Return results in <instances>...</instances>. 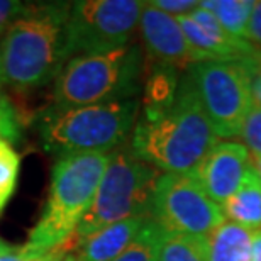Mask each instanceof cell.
Segmentation results:
<instances>
[{
	"label": "cell",
	"instance_id": "cell-13",
	"mask_svg": "<svg viewBox=\"0 0 261 261\" xmlns=\"http://www.w3.org/2000/svg\"><path fill=\"white\" fill-rule=\"evenodd\" d=\"M180 85L178 70L170 66L153 65L148 78L143 83L139 119H156L173 106Z\"/></svg>",
	"mask_w": 261,
	"mask_h": 261
},
{
	"label": "cell",
	"instance_id": "cell-6",
	"mask_svg": "<svg viewBox=\"0 0 261 261\" xmlns=\"http://www.w3.org/2000/svg\"><path fill=\"white\" fill-rule=\"evenodd\" d=\"M161 171L139 160L129 144H122L109 154L92 205L78 224L76 248L93 232L136 216H151V203Z\"/></svg>",
	"mask_w": 261,
	"mask_h": 261
},
{
	"label": "cell",
	"instance_id": "cell-10",
	"mask_svg": "<svg viewBox=\"0 0 261 261\" xmlns=\"http://www.w3.org/2000/svg\"><path fill=\"white\" fill-rule=\"evenodd\" d=\"M139 36L153 65L170 66L175 70H189L202 61L187 41L176 17L161 12L149 2L143 4L139 17Z\"/></svg>",
	"mask_w": 261,
	"mask_h": 261
},
{
	"label": "cell",
	"instance_id": "cell-26",
	"mask_svg": "<svg viewBox=\"0 0 261 261\" xmlns=\"http://www.w3.org/2000/svg\"><path fill=\"white\" fill-rule=\"evenodd\" d=\"M251 92H253V100H254V103L261 107V70L256 71L251 76Z\"/></svg>",
	"mask_w": 261,
	"mask_h": 261
},
{
	"label": "cell",
	"instance_id": "cell-15",
	"mask_svg": "<svg viewBox=\"0 0 261 261\" xmlns=\"http://www.w3.org/2000/svg\"><path fill=\"white\" fill-rule=\"evenodd\" d=\"M253 232L226 221L208 236V261H249Z\"/></svg>",
	"mask_w": 261,
	"mask_h": 261
},
{
	"label": "cell",
	"instance_id": "cell-24",
	"mask_svg": "<svg viewBox=\"0 0 261 261\" xmlns=\"http://www.w3.org/2000/svg\"><path fill=\"white\" fill-rule=\"evenodd\" d=\"M22 7V2H12V0H0V36L7 29L10 20Z\"/></svg>",
	"mask_w": 261,
	"mask_h": 261
},
{
	"label": "cell",
	"instance_id": "cell-3",
	"mask_svg": "<svg viewBox=\"0 0 261 261\" xmlns=\"http://www.w3.org/2000/svg\"><path fill=\"white\" fill-rule=\"evenodd\" d=\"M139 112V98L70 109L51 106L39 114L36 129L43 149L58 158L90 153L109 154L129 141Z\"/></svg>",
	"mask_w": 261,
	"mask_h": 261
},
{
	"label": "cell",
	"instance_id": "cell-27",
	"mask_svg": "<svg viewBox=\"0 0 261 261\" xmlns=\"http://www.w3.org/2000/svg\"><path fill=\"white\" fill-rule=\"evenodd\" d=\"M251 165L261 180V156H251Z\"/></svg>",
	"mask_w": 261,
	"mask_h": 261
},
{
	"label": "cell",
	"instance_id": "cell-7",
	"mask_svg": "<svg viewBox=\"0 0 261 261\" xmlns=\"http://www.w3.org/2000/svg\"><path fill=\"white\" fill-rule=\"evenodd\" d=\"M141 0H78L65 25L66 61L124 48L139 28Z\"/></svg>",
	"mask_w": 261,
	"mask_h": 261
},
{
	"label": "cell",
	"instance_id": "cell-20",
	"mask_svg": "<svg viewBox=\"0 0 261 261\" xmlns=\"http://www.w3.org/2000/svg\"><path fill=\"white\" fill-rule=\"evenodd\" d=\"M241 138L251 156H261V107L254 106L243 124Z\"/></svg>",
	"mask_w": 261,
	"mask_h": 261
},
{
	"label": "cell",
	"instance_id": "cell-4",
	"mask_svg": "<svg viewBox=\"0 0 261 261\" xmlns=\"http://www.w3.org/2000/svg\"><path fill=\"white\" fill-rule=\"evenodd\" d=\"M109 154L90 153L56 160L48 198L25 246L34 251L51 253L75 236L106 173Z\"/></svg>",
	"mask_w": 261,
	"mask_h": 261
},
{
	"label": "cell",
	"instance_id": "cell-9",
	"mask_svg": "<svg viewBox=\"0 0 261 261\" xmlns=\"http://www.w3.org/2000/svg\"><path fill=\"white\" fill-rule=\"evenodd\" d=\"M151 219L168 234L208 238L226 222L222 207L205 194L194 173H161Z\"/></svg>",
	"mask_w": 261,
	"mask_h": 261
},
{
	"label": "cell",
	"instance_id": "cell-12",
	"mask_svg": "<svg viewBox=\"0 0 261 261\" xmlns=\"http://www.w3.org/2000/svg\"><path fill=\"white\" fill-rule=\"evenodd\" d=\"M149 217H129L93 232L78 244L76 261H114L133 244Z\"/></svg>",
	"mask_w": 261,
	"mask_h": 261
},
{
	"label": "cell",
	"instance_id": "cell-21",
	"mask_svg": "<svg viewBox=\"0 0 261 261\" xmlns=\"http://www.w3.org/2000/svg\"><path fill=\"white\" fill-rule=\"evenodd\" d=\"M70 244L71 239L66 244H63L61 248L55 249L51 253H41V251H34V249L24 246L20 248H12L10 251L0 256V261H60L63 256H66V251H70Z\"/></svg>",
	"mask_w": 261,
	"mask_h": 261
},
{
	"label": "cell",
	"instance_id": "cell-1",
	"mask_svg": "<svg viewBox=\"0 0 261 261\" xmlns=\"http://www.w3.org/2000/svg\"><path fill=\"white\" fill-rule=\"evenodd\" d=\"M70 10L71 2H22L0 36V85L28 90L56 80Z\"/></svg>",
	"mask_w": 261,
	"mask_h": 261
},
{
	"label": "cell",
	"instance_id": "cell-14",
	"mask_svg": "<svg viewBox=\"0 0 261 261\" xmlns=\"http://www.w3.org/2000/svg\"><path fill=\"white\" fill-rule=\"evenodd\" d=\"M222 212L229 222L239 227L251 232L261 231V180L253 165L239 190L222 205Z\"/></svg>",
	"mask_w": 261,
	"mask_h": 261
},
{
	"label": "cell",
	"instance_id": "cell-29",
	"mask_svg": "<svg viewBox=\"0 0 261 261\" xmlns=\"http://www.w3.org/2000/svg\"><path fill=\"white\" fill-rule=\"evenodd\" d=\"M60 261H76V256L75 254H66V256H63Z\"/></svg>",
	"mask_w": 261,
	"mask_h": 261
},
{
	"label": "cell",
	"instance_id": "cell-8",
	"mask_svg": "<svg viewBox=\"0 0 261 261\" xmlns=\"http://www.w3.org/2000/svg\"><path fill=\"white\" fill-rule=\"evenodd\" d=\"M189 75L195 85L205 116L219 138H239L254 106L251 75L236 61L205 60L192 65Z\"/></svg>",
	"mask_w": 261,
	"mask_h": 261
},
{
	"label": "cell",
	"instance_id": "cell-18",
	"mask_svg": "<svg viewBox=\"0 0 261 261\" xmlns=\"http://www.w3.org/2000/svg\"><path fill=\"white\" fill-rule=\"evenodd\" d=\"M163 234V229L149 217V221L144 224L133 244L114 261H158V251Z\"/></svg>",
	"mask_w": 261,
	"mask_h": 261
},
{
	"label": "cell",
	"instance_id": "cell-28",
	"mask_svg": "<svg viewBox=\"0 0 261 261\" xmlns=\"http://www.w3.org/2000/svg\"><path fill=\"white\" fill-rule=\"evenodd\" d=\"M14 246H10L9 243H5L2 238H0V256H2V254H5L7 251H10V249H12Z\"/></svg>",
	"mask_w": 261,
	"mask_h": 261
},
{
	"label": "cell",
	"instance_id": "cell-19",
	"mask_svg": "<svg viewBox=\"0 0 261 261\" xmlns=\"http://www.w3.org/2000/svg\"><path fill=\"white\" fill-rule=\"evenodd\" d=\"M20 158L9 141L0 139V214L7 207L17 187Z\"/></svg>",
	"mask_w": 261,
	"mask_h": 261
},
{
	"label": "cell",
	"instance_id": "cell-22",
	"mask_svg": "<svg viewBox=\"0 0 261 261\" xmlns=\"http://www.w3.org/2000/svg\"><path fill=\"white\" fill-rule=\"evenodd\" d=\"M149 4L171 17H185L198 7L197 0H151Z\"/></svg>",
	"mask_w": 261,
	"mask_h": 261
},
{
	"label": "cell",
	"instance_id": "cell-17",
	"mask_svg": "<svg viewBox=\"0 0 261 261\" xmlns=\"http://www.w3.org/2000/svg\"><path fill=\"white\" fill-rule=\"evenodd\" d=\"M158 261H208V239L165 232L161 238Z\"/></svg>",
	"mask_w": 261,
	"mask_h": 261
},
{
	"label": "cell",
	"instance_id": "cell-25",
	"mask_svg": "<svg viewBox=\"0 0 261 261\" xmlns=\"http://www.w3.org/2000/svg\"><path fill=\"white\" fill-rule=\"evenodd\" d=\"M249 261H261V231H254L253 236H251Z\"/></svg>",
	"mask_w": 261,
	"mask_h": 261
},
{
	"label": "cell",
	"instance_id": "cell-11",
	"mask_svg": "<svg viewBox=\"0 0 261 261\" xmlns=\"http://www.w3.org/2000/svg\"><path fill=\"white\" fill-rule=\"evenodd\" d=\"M251 168L248 148L236 141H222L208 151L194 176L217 205H224L243 185Z\"/></svg>",
	"mask_w": 261,
	"mask_h": 261
},
{
	"label": "cell",
	"instance_id": "cell-16",
	"mask_svg": "<svg viewBox=\"0 0 261 261\" xmlns=\"http://www.w3.org/2000/svg\"><path fill=\"white\" fill-rule=\"evenodd\" d=\"M200 7L207 9L229 34L238 39H246L248 22L251 17L253 0H202Z\"/></svg>",
	"mask_w": 261,
	"mask_h": 261
},
{
	"label": "cell",
	"instance_id": "cell-2",
	"mask_svg": "<svg viewBox=\"0 0 261 261\" xmlns=\"http://www.w3.org/2000/svg\"><path fill=\"white\" fill-rule=\"evenodd\" d=\"M217 143L189 71L180 76L173 106L151 121L138 119L127 141L139 160L161 173H194Z\"/></svg>",
	"mask_w": 261,
	"mask_h": 261
},
{
	"label": "cell",
	"instance_id": "cell-5",
	"mask_svg": "<svg viewBox=\"0 0 261 261\" xmlns=\"http://www.w3.org/2000/svg\"><path fill=\"white\" fill-rule=\"evenodd\" d=\"M144 51L130 43L100 55L68 60L55 80V107H85L139 98L144 83Z\"/></svg>",
	"mask_w": 261,
	"mask_h": 261
},
{
	"label": "cell",
	"instance_id": "cell-23",
	"mask_svg": "<svg viewBox=\"0 0 261 261\" xmlns=\"http://www.w3.org/2000/svg\"><path fill=\"white\" fill-rule=\"evenodd\" d=\"M246 41L261 53V0L259 2H254L251 17H249L248 22Z\"/></svg>",
	"mask_w": 261,
	"mask_h": 261
}]
</instances>
